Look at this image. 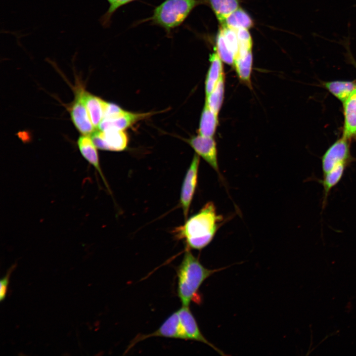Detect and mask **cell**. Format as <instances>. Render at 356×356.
<instances>
[{
  "label": "cell",
  "instance_id": "1",
  "mask_svg": "<svg viewBox=\"0 0 356 356\" xmlns=\"http://www.w3.org/2000/svg\"><path fill=\"white\" fill-rule=\"evenodd\" d=\"M223 222L214 203L208 202L183 224L175 227L173 233L177 239L184 241L186 249L200 250L211 243Z\"/></svg>",
  "mask_w": 356,
  "mask_h": 356
},
{
  "label": "cell",
  "instance_id": "2",
  "mask_svg": "<svg viewBox=\"0 0 356 356\" xmlns=\"http://www.w3.org/2000/svg\"><path fill=\"white\" fill-rule=\"evenodd\" d=\"M209 269L203 266L190 249H186L177 269V293L182 306H189L191 302L200 301L199 289L204 281L216 272L226 268Z\"/></svg>",
  "mask_w": 356,
  "mask_h": 356
},
{
  "label": "cell",
  "instance_id": "3",
  "mask_svg": "<svg viewBox=\"0 0 356 356\" xmlns=\"http://www.w3.org/2000/svg\"><path fill=\"white\" fill-rule=\"evenodd\" d=\"M203 3L205 0H165L147 20L170 33L180 26L195 7Z\"/></svg>",
  "mask_w": 356,
  "mask_h": 356
},
{
  "label": "cell",
  "instance_id": "4",
  "mask_svg": "<svg viewBox=\"0 0 356 356\" xmlns=\"http://www.w3.org/2000/svg\"><path fill=\"white\" fill-rule=\"evenodd\" d=\"M200 156L194 154L184 176L180 190L179 204L185 220L188 215L198 183Z\"/></svg>",
  "mask_w": 356,
  "mask_h": 356
},
{
  "label": "cell",
  "instance_id": "5",
  "mask_svg": "<svg viewBox=\"0 0 356 356\" xmlns=\"http://www.w3.org/2000/svg\"><path fill=\"white\" fill-rule=\"evenodd\" d=\"M350 142L349 140L342 136L326 150L321 157L323 175L341 163H347L349 165L352 162Z\"/></svg>",
  "mask_w": 356,
  "mask_h": 356
},
{
  "label": "cell",
  "instance_id": "6",
  "mask_svg": "<svg viewBox=\"0 0 356 356\" xmlns=\"http://www.w3.org/2000/svg\"><path fill=\"white\" fill-rule=\"evenodd\" d=\"M124 130L109 129L96 130L90 135L96 147L103 150L121 151L128 145L127 135Z\"/></svg>",
  "mask_w": 356,
  "mask_h": 356
},
{
  "label": "cell",
  "instance_id": "7",
  "mask_svg": "<svg viewBox=\"0 0 356 356\" xmlns=\"http://www.w3.org/2000/svg\"><path fill=\"white\" fill-rule=\"evenodd\" d=\"M81 89H76L75 99L69 107L71 120L83 135H91L95 131L82 98Z\"/></svg>",
  "mask_w": 356,
  "mask_h": 356
},
{
  "label": "cell",
  "instance_id": "8",
  "mask_svg": "<svg viewBox=\"0 0 356 356\" xmlns=\"http://www.w3.org/2000/svg\"><path fill=\"white\" fill-rule=\"evenodd\" d=\"M152 337H161L186 340L185 336L180 324L178 311L169 316L159 328L154 332L150 334L136 336L132 341L128 349H130L137 342Z\"/></svg>",
  "mask_w": 356,
  "mask_h": 356
},
{
  "label": "cell",
  "instance_id": "9",
  "mask_svg": "<svg viewBox=\"0 0 356 356\" xmlns=\"http://www.w3.org/2000/svg\"><path fill=\"white\" fill-rule=\"evenodd\" d=\"M178 312L186 340H189L203 343L211 347L220 355L225 356L222 351L210 343L203 335L189 306H182Z\"/></svg>",
  "mask_w": 356,
  "mask_h": 356
},
{
  "label": "cell",
  "instance_id": "10",
  "mask_svg": "<svg viewBox=\"0 0 356 356\" xmlns=\"http://www.w3.org/2000/svg\"><path fill=\"white\" fill-rule=\"evenodd\" d=\"M188 143L196 154L201 157L220 176L216 143L213 137L199 134L189 139Z\"/></svg>",
  "mask_w": 356,
  "mask_h": 356
},
{
  "label": "cell",
  "instance_id": "11",
  "mask_svg": "<svg viewBox=\"0 0 356 356\" xmlns=\"http://www.w3.org/2000/svg\"><path fill=\"white\" fill-rule=\"evenodd\" d=\"M343 104L344 125L342 136L351 141L356 139V88Z\"/></svg>",
  "mask_w": 356,
  "mask_h": 356
},
{
  "label": "cell",
  "instance_id": "12",
  "mask_svg": "<svg viewBox=\"0 0 356 356\" xmlns=\"http://www.w3.org/2000/svg\"><path fill=\"white\" fill-rule=\"evenodd\" d=\"M82 98L86 107L91 122L95 129L103 120L107 102L85 90L81 89Z\"/></svg>",
  "mask_w": 356,
  "mask_h": 356
},
{
  "label": "cell",
  "instance_id": "13",
  "mask_svg": "<svg viewBox=\"0 0 356 356\" xmlns=\"http://www.w3.org/2000/svg\"><path fill=\"white\" fill-rule=\"evenodd\" d=\"M79 150L83 157L91 164L99 173L105 186L110 191L109 186L102 172L97 150V147L90 135H82L77 141Z\"/></svg>",
  "mask_w": 356,
  "mask_h": 356
},
{
  "label": "cell",
  "instance_id": "14",
  "mask_svg": "<svg viewBox=\"0 0 356 356\" xmlns=\"http://www.w3.org/2000/svg\"><path fill=\"white\" fill-rule=\"evenodd\" d=\"M150 113H134L127 111L118 117L103 118L97 129L104 131L109 129L124 130L135 122L145 118Z\"/></svg>",
  "mask_w": 356,
  "mask_h": 356
},
{
  "label": "cell",
  "instance_id": "15",
  "mask_svg": "<svg viewBox=\"0 0 356 356\" xmlns=\"http://www.w3.org/2000/svg\"><path fill=\"white\" fill-rule=\"evenodd\" d=\"M209 60L210 65L205 81L206 96L213 90L221 77L224 74L222 60L215 50L210 55Z\"/></svg>",
  "mask_w": 356,
  "mask_h": 356
},
{
  "label": "cell",
  "instance_id": "16",
  "mask_svg": "<svg viewBox=\"0 0 356 356\" xmlns=\"http://www.w3.org/2000/svg\"><path fill=\"white\" fill-rule=\"evenodd\" d=\"M220 24L235 30L239 29H249L254 26L251 16L242 8L239 7L227 15Z\"/></svg>",
  "mask_w": 356,
  "mask_h": 356
},
{
  "label": "cell",
  "instance_id": "17",
  "mask_svg": "<svg viewBox=\"0 0 356 356\" xmlns=\"http://www.w3.org/2000/svg\"><path fill=\"white\" fill-rule=\"evenodd\" d=\"M323 87L337 99L344 102L356 88V82L350 81L335 80L324 82Z\"/></svg>",
  "mask_w": 356,
  "mask_h": 356
},
{
  "label": "cell",
  "instance_id": "18",
  "mask_svg": "<svg viewBox=\"0 0 356 356\" xmlns=\"http://www.w3.org/2000/svg\"><path fill=\"white\" fill-rule=\"evenodd\" d=\"M348 165L347 163H341L323 175V178L320 181L323 187V208L325 206L330 191L341 180Z\"/></svg>",
  "mask_w": 356,
  "mask_h": 356
},
{
  "label": "cell",
  "instance_id": "19",
  "mask_svg": "<svg viewBox=\"0 0 356 356\" xmlns=\"http://www.w3.org/2000/svg\"><path fill=\"white\" fill-rule=\"evenodd\" d=\"M218 116L205 102L200 120L199 134L213 137L218 125Z\"/></svg>",
  "mask_w": 356,
  "mask_h": 356
},
{
  "label": "cell",
  "instance_id": "20",
  "mask_svg": "<svg viewBox=\"0 0 356 356\" xmlns=\"http://www.w3.org/2000/svg\"><path fill=\"white\" fill-rule=\"evenodd\" d=\"M209 4L220 23L231 12L239 7V0H205Z\"/></svg>",
  "mask_w": 356,
  "mask_h": 356
},
{
  "label": "cell",
  "instance_id": "21",
  "mask_svg": "<svg viewBox=\"0 0 356 356\" xmlns=\"http://www.w3.org/2000/svg\"><path fill=\"white\" fill-rule=\"evenodd\" d=\"M233 65L239 79L246 84L250 85L253 65L252 51H250L244 56L236 57Z\"/></svg>",
  "mask_w": 356,
  "mask_h": 356
},
{
  "label": "cell",
  "instance_id": "22",
  "mask_svg": "<svg viewBox=\"0 0 356 356\" xmlns=\"http://www.w3.org/2000/svg\"><path fill=\"white\" fill-rule=\"evenodd\" d=\"M224 75L221 77L213 90L206 96L205 102L214 113L218 115L223 100Z\"/></svg>",
  "mask_w": 356,
  "mask_h": 356
},
{
  "label": "cell",
  "instance_id": "23",
  "mask_svg": "<svg viewBox=\"0 0 356 356\" xmlns=\"http://www.w3.org/2000/svg\"><path fill=\"white\" fill-rule=\"evenodd\" d=\"M214 50L222 61L229 65L234 64L235 55L227 46L220 29L216 36V46L214 47Z\"/></svg>",
  "mask_w": 356,
  "mask_h": 356
},
{
  "label": "cell",
  "instance_id": "24",
  "mask_svg": "<svg viewBox=\"0 0 356 356\" xmlns=\"http://www.w3.org/2000/svg\"><path fill=\"white\" fill-rule=\"evenodd\" d=\"M236 31L239 43V50L236 58L244 56L252 51L253 40L248 29H239Z\"/></svg>",
  "mask_w": 356,
  "mask_h": 356
},
{
  "label": "cell",
  "instance_id": "25",
  "mask_svg": "<svg viewBox=\"0 0 356 356\" xmlns=\"http://www.w3.org/2000/svg\"><path fill=\"white\" fill-rule=\"evenodd\" d=\"M109 6L106 12L100 17V22L104 27H107L111 23L113 14L120 7L135 0H107Z\"/></svg>",
  "mask_w": 356,
  "mask_h": 356
},
{
  "label": "cell",
  "instance_id": "26",
  "mask_svg": "<svg viewBox=\"0 0 356 356\" xmlns=\"http://www.w3.org/2000/svg\"><path fill=\"white\" fill-rule=\"evenodd\" d=\"M127 111L122 109L118 105L107 103L103 118H111L118 117L125 113Z\"/></svg>",
  "mask_w": 356,
  "mask_h": 356
},
{
  "label": "cell",
  "instance_id": "27",
  "mask_svg": "<svg viewBox=\"0 0 356 356\" xmlns=\"http://www.w3.org/2000/svg\"><path fill=\"white\" fill-rule=\"evenodd\" d=\"M16 265H12L7 270L5 275L0 280V301H2L5 297L8 279L10 275L14 269Z\"/></svg>",
  "mask_w": 356,
  "mask_h": 356
}]
</instances>
